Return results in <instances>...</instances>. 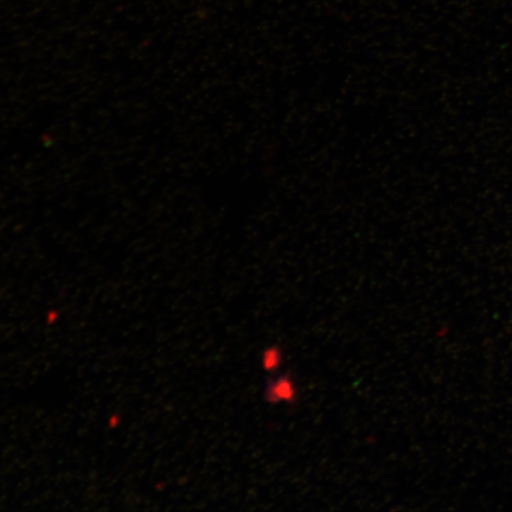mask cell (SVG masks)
<instances>
[{"label": "cell", "mask_w": 512, "mask_h": 512, "mask_svg": "<svg viewBox=\"0 0 512 512\" xmlns=\"http://www.w3.org/2000/svg\"><path fill=\"white\" fill-rule=\"evenodd\" d=\"M299 386L291 374H281L268 381L264 398L270 405H294L299 400Z\"/></svg>", "instance_id": "1"}, {"label": "cell", "mask_w": 512, "mask_h": 512, "mask_svg": "<svg viewBox=\"0 0 512 512\" xmlns=\"http://www.w3.org/2000/svg\"><path fill=\"white\" fill-rule=\"evenodd\" d=\"M285 361L284 349L279 344L268 345L261 354V367L267 373L275 374L283 368Z\"/></svg>", "instance_id": "2"}]
</instances>
